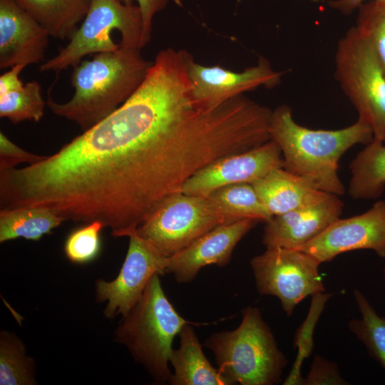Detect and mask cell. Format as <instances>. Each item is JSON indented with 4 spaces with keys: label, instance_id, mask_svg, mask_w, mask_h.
I'll return each mask as SVG.
<instances>
[{
    "label": "cell",
    "instance_id": "1",
    "mask_svg": "<svg viewBox=\"0 0 385 385\" xmlns=\"http://www.w3.org/2000/svg\"><path fill=\"white\" fill-rule=\"evenodd\" d=\"M269 133L281 150L283 168L314 188L339 196L345 192L338 174L340 158L351 147L374 139L371 128L359 119L337 130L304 127L294 120L287 105L272 111Z\"/></svg>",
    "mask_w": 385,
    "mask_h": 385
},
{
    "label": "cell",
    "instance_id": "2",
    "mask_svg": "<svg viewBox=\"0 0 385 385\" xmlns=\"http://www.w3.org/2000/svg\"><path fill=\"white\" fill-rule=\"evenodd\" d=\"M153 62L140 49L121 46L96 53L73 67L71 84L75 92L66 103L48 96L46 105L56 115L77 123L85 131L115 111L140 86Z\"/></svg>",
    "mask_w": 385,
    "mask_h": 385
},
{
    "label": "cell",
    "instance_id": "3",
    "mask_svg": "<svg viewBox=\"0 0 385 385\" xmlns=\"http://www.w3.org/2000/svg\"><path fill=\"white\" fill-rule=\"evenodd\" d=\"M204 346L212 352L227 385H274L282 381L287 359L258 307L245 308L236 329L213 333Z\"/></svg>",
    "mask_w": 385,
    "mask_h": 385
},
{
    "label": "cell",
    "instance_id": "4",
    "mask_svg": "<svg viewBox=\"0 0 385 385\" xmlns=\"http://www.w3.org/2000/svg\"><path fill=\"white\" fill-rule=\"evenodd\" d=\"M159 274L148 283L137 303L115 332V339L128 348L134 360L158 383L169 381L174 338L190 322L183 318L168 299Z\"/></svg>",
    "mask_w": 385,
    "mask_h": 385
},
{
    "label": "cell",
    "instance_id": "5",
    "mask_svg": "<svg viewBox=\"0 0 385 385\" xmlns=\"http://www.w3.org/2000/svg\"><path fill=\"white\" fill-rule=\"evenodd\" d=\"M143 18L138 6L118 0H93L81 25L69 43L45 60L41 72H59L78 65L88 54L112 52L120 45L142 48Z\"/></svg>",
    "mask_w": 385,
    "mask_h": 385
},
{
    "label": "cell",
    "instance_id": "6",
    "mask_svg": "<svg viewBox=\"0 0 385 385\" xmlns=\"http://www.w3.org/2000/svg\"><path fill=\"white\" fill-rule=\"evenodd\" d=\"M334 78L356 109L358 119L385 143V72L368 40L354 26L337 42Z\"/></svg>",
    "mask_w": 385,
    "mask_h": 385
},
{
    "label": "cell",
    "instance_id": "7",
    "mask_svg": "<svg viewBox=\"0 0 385 385\" xmlns=\"http://www.w3.org/2000/svg\"><path fill=\"white\" fill-rule=\"evenodd\" d=\"M227 223L207 197L180 192L165 199L135 232L169 258L210 230Z\"/></svg>",
    "mask_w": 385,
    "mask_h": 385
},
{
    "label": "cell",
    "instance_id": "8",
    "mask_svg": "<svg viewBox=\"0 0 385 385\" xmlns=\"http://www.w3.org/2000/svg\"><path fill=\"white\" fill-rule=\"evenodd\" d=\"M320 265L301 250L284 247L266 248L250 261L257 292L278 298L288 317L307 297L325 292Z\"/></svg>",
    "mask_w": 385,
    "mask_h": 385
},
{
    "label": "cell",
    "instance_id": "9",
    "mask_svg": "<svg viewBox=\"0 0 385 385\" xmlns=\"http://www.w3.org/2000/svg\"><path fill=\"white\" fill-rule=\"evenodd\" d=\"M129 245L121 269L113 280L96 282L98 302H107L105 317L125 316L143 295L155 274H165L168 257L162 255L135 231L128 236Z\"/></svg>",
    "mask_w": 385,
    "mask_h": 385
},
{
    "label": "cell",
    "instance_id": "10",
    "mask_svg": "<svg viewBox=\"0 0 385 385\" xmlns=\"http://www.w3.org/2000/svg\"><path fill=\"white\" fill-rule=\"evenodd\" d=\"M283 74L284 72L273 69L263 57L256 65L241 72L220 66L201 65L194 61L192 55L188 62L192 98L198 108L205 110L215 108L259 87L272 88L280 83Z\"/></svg>",
    "mask_w": 385,
    "mask_h": 385
},
{
    "label": "cell",
    "instance_id": "11",
    "mask_svg": "<svg viewBox=\"0 0 385 385\" xmlns=\"http://www.w3.org/2000/svg\"><path fill=\"white\" fill-rule=\"evenodd\" d=\"M296 249L311 255L321 264L356 250H371L385 258V201L376 202L361 214L339 218L319 236Z\"/></svg>",
    "mask_w": 385,
    "mask_h": 385
},
{
    "label": "cell",
    "instance_id": "12",
    "mask_svg": "<svg viewBox=\"0 0 385 385\" xmlns=\"http://www.w3.org/2000/svg\"><path fill=\"white\" fill-rule=\"evenodd\" d=\"M281 167V150L276 142L270 139L258 147L223 157L205 166L184 183L181 192L207 196L226 185L251 184Z\"/></svg>",
    "mask_w": 385,
    "mask_h": 385
},
{
    "label": "cell",
    "instance_id": "13",
    "mask_svg": "<svg viewBox=\"0 0 385 385\" xmlns=\"http://www.w3.org/2000/svg\"><path fill=\"white\" fill-rule=\"evenodd\" d=\"M259 222L247 218L215 227L169 257L165 274H173L179 283H187L207 265H227L237 243Z\"/></svg>",
    "mask_w": 385,
    "mask_h": 385
},
{
    "label": "cell",
    "instance_id": "14",
    "mask_svg": "<svg viewBox=\"0 0 385 385\" xmlns=\"http://www.w3.org/2000/svg\"><path fill=\"white\" fill-rule=\"evenodd\" d=\"M343 207L339 195L327 193L315 202L272 216L265 223L262 243L266 248H298L340 218Z\"/></svg>",
    "mask_w": 385,
    "mask_h": 385
},
{
    "label": "cell",
    "instance_id": "15",
    "mask_svg": "<svg viewBox=\"0 0 385 385\" xmlns=\"http://www.w3.org/2000/svg\"><path fill=\"white\" fill-rule=\"evenodd\" d=\"M47 31L14 0H0V68L45 61Z\"/></svg>",
    "mask_w": 385,
    "mask_h": 385
},
{
    "label": "cell",
    "instance_id": "16",
    "mask_svg": "<svg viewBox=\"0 0 385 385\" xmlns=\"http://www.w3.org/2000/svg\"><path fill=\"white\" fill-rule=\"evenodd\" d=\"M251 184L272 216L315 202L327 194L282 167L272 170Z\"/></svg>",
    "mask_w": 385,
    "mask_h": 385
},
{
    "label": "cell",
    "instance_id": "17",
    "mask_svg": "<svg viewBox=\"0 0 385 385\" xmlns=\"http://www.w3.org/2000/svg\"><path fill=\"white\" fill-rule=\"evenodd\" d=\"M180 344L173 349L170 364L173 368L168 383L172 385H227L217 368L205 356L191 326L185 324L178 334Z\"/></svg>",
    "mask_w": 385,
    "mask_h": 385
},
{
    "label": "cell",
    "instance_id": "18",
    "mask_svg": "<svg viewBox=\"0 0 385 385\" xmlns=\"http://www.w3.org/2000/svg\"><path fill=\"white\" fill-rule=\"evenodd\" d=\"M49 36L70 40L83 21L93 0H14Z\"/></svg>",
    "mask_w": 385,
    "mask_h": 385
},
{
    "label": "cell",
    "instance_id": "19",
    "mask_svg": "<svg viewBox=\"0 0 385 385\" xmlns=\"http://www.w3.org/2000/svg\"><path fill=\"white\" fill-rule=\"evenodd\" d=\"M373 139L349 163L348 192L354 200H374L385 189V145Z\"/></svg>",
    "mask_w": 385,
    "mask_h": 385
},
{
    "label": "cell",
    "instance_id": "20",
    "mask_svg": "<svg viewBox=\"0 0 385 385\" xmlns=\"http://www.w3.org/2000/svg\"><path fill=\"white\" fill-rule=\"evenodd\" d=\"M63 222L51 210L23 207L0 210V242L17 238L38 241Z\"/></svg>",
    "mask_w": 385,
    "mask_h": 385
},
{
    "label": "cell",
    "instance_id": "21",
    "mask_svg": "<svg viewBox=\"0 0 385 385\" xmlns=\"http://www.w3.org/2000/svg\"><path fill=\"white\" fill-rule=\"evenodd\" d=\"M206 197L230 222L251 218L266 223L272 217L250 183L221 187Z\"/></svg>",
    "mask_w": 385,
    "mask_h": 385
},
{
    "label": "cell",
    "instance_id": "22",
    "mask_svg": "<svg viewBox=\"0 0 385 385\" xmlns=\"http://www.w3.org/2000/svg\"><path fill=\"white\" fill-rule=\"evenodd\" d=\"M353 294L361 317L351 319L348 328L385 370V317L379 315L359 289H355Z\"/></svg>",
    "mask_w": 385,
    "mask_h": 385
},
{
    "label": "cell",
    "instance_id": "23",
    "mask_svg": "<svg viewBox=\"0 0 385 385\" xmlns=\"http://www.w3.org/2000/svg\"><path fill=\"white\" fill-rule=\"evenodd\" d=\"M0 384H36L34 359L27 356L20 338L4 330L0 333Z\"/></svg>",
    "mask_w": 385,
    "mask_h": 385
},
{
    "label": "cell",
    "instance_id": "24",
    "mask_svg": "<svg viewBox=\"0 0 385 385\" xmlns=\"http://www.w3.org/2000/svg\"><path fill=\"white\" fill-rule=\"evenodd\" d=\"M46 105L39 83L29 81L21 90L0 96V117L14 124L24 120L38 122L43 116Z\"/></svg>",
    "mask_w": 385,
    "mask_h": 385
},
{
    "label": "cell",
    "instance_id": "25",
    "mask_svg": "<svg viewBox=\"0 0 385 385\" xmlns=\"http://www.w3.org/2000/svg\"><path fill=\"white\" fill-rule=\"evenodd\" d=\"M356 10L354 26L368 40L385 72V1H368Z\"/></svg>",
    "mask_w": 385,
    "mask_h": 385
},
{
    "label": "cell",
    "instance_id": "26",
    "mask_svg": "<svg viewBox=\"0 0 385 385\" xmlns=\"http://www.w3.org/2000/svg\"><path fill=\"white\" fill-rule=\"evenodd\" d=\"M104 226L101 222L94 221L73 231L64 244L66 257L76 264L93 260L101 250V232Z\"/></svg>",
    "mask_w": 385,
    "mask_h": 385
},
{
    "label": "cell",
    "instance_id": "27",
    "mask_svg": "<svg viewBox=\"0 0 385 385\" xmlns=\"http://www.w3.org/2000/svg\"><path fill=\"white\" fill-rule=\"evenodd\" d=\"M331 297L329 294H319L312 296L311 312L302 327H300L299 335H297L294 345L298 348V355L293 369L284 384H303V379L300 375V366L304 358L307 357L312 350V332L315 322L319 316L324 304Z\"/></svg>",
    "mask_w": 385,
    "mask_h": 385
},
{
    "label": "cell",
    "instance_id": "28",
    "mask_svg": "<svg viewBox=\"0 0 385 385\" xmlns=\"http://www.w3.org/2000/svg\"><path fill=\"white\" fill-rule=\"evenodd\" d=\"M346 385L349 384L342 376L334 362L316 355L308 374L303 379V385Z\"/></svg>",
    "mask_w": 385,
    "mask_h": 385
},
{
    "label": "cell",
    "instance_id": "29",
    "mask_svg": "<svg viewBox=\"0 0 385 385\" xmlns=\"http://www.w3.org/2000/svg\"><path fill=\"white\" fill-rule=\"evenodd\" d=\"M43 158L24 150L0 132V170L14 168L23 163L31 165Z\"/></svg>",
    "mask_w": 385,
    "mask_h": 385
},
{
    "label": "cell",
    "instance_id": "30",
    "mask_svg": "<svg viewBox=\"0 0 385 385\" xmlns=\"http://www.w3.org/2000/svg\"><path fill=\"white\" fill-rule=\"evenodd\" d=\"M143 18L142 48L150 40L154 15L165 9L169 0H136Z\"/></svg>",
    "mask_w": 385,
    "mask_h": 385
},
{
    "label": "cell",
    "instance_id": "31",
    "mask_svg": "<svg viewBox=\"0 0 385 385\" xmlns=\"http://www.w3.org/2000/svg\"><path fill=\"white\" fill-rule=\"evenodd\" d=\"M26 66L24 64H17L11 67L9 71L1 75L0 96L21 90L24 87V85L20 80L19 75Z\"/></svg>",
    "mask_w": 385,
    "mask_h": 385
},
{
    "label": "cell",
    "instance_id": "32",
    "mask_svg": "<svg viewBox=\"0 0 385 385\" xmlns=\"http://www.w3.org/2000/svg\"><path fill=\"white\" fill-rule=\"evenodd\" d=\"M368 1H385V0H331L328 2L329 6L342 14H349L356 10L358 6Z\"/></svg>",
    "mask_w": 385,
    "mask_h": 385
},
{
    "label": "cell",
    "instance_id": "33",
    "mask_svg": "<svg viewBox=\"0 0 385 385\" xmlns=\"http://www.w3.org/2000/svg\"><path fill=\"white\" fill-rule=\"evenodd\" d=\"M125 4H133L132 0H118Z\"/></svg>",
    "mask_w": 385,
    "mask_h": 385
},
{
    "label": "cell",
    "instance_id": "34",
    "mask_svg": "<svg viewBox=\"0 0 385 385\" xmlns=\"http://www.w3.org/2000/svg\"><path fill=\"white\" fill-rule=\"evenodd\" d=\"M383 272H384V279H385V266H384V267Z\"/></svg>",
    "mask_w": 385,
    "mask_h": 385
}]
</instances>
